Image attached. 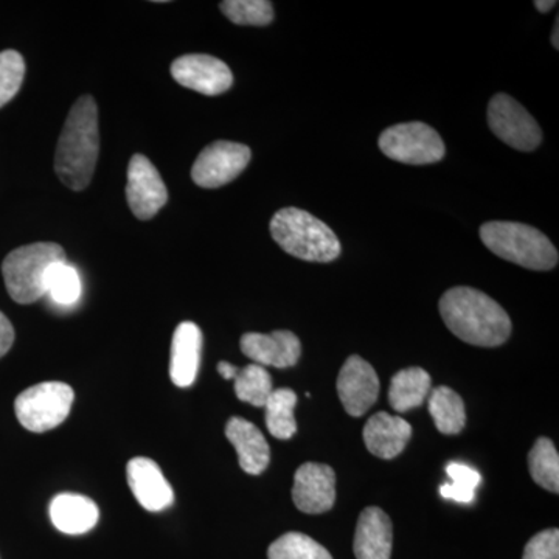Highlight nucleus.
Here are the masks:
<instances>
[{"instance_id": "17", "label": "nucleus", "mask_w": 559, "mask_h": 559, "mask_svg": "<svg viewBox=\"0 0 559 559\" xmlns=\"http://www.w3.org/2000/svg\"><path fill=\"white\" fill-rule=\"evenodd\" d=\"M412 437V426L404 418L380 412L367 421L364 443L367 450L384 460L399 457Z\"/></svg>"}, {"instance_id": "1", "label": "nucleus", "mask_w": 559, "mask_h": 559, "mask_svg": "<svg viewBox=\"0 0 559 559\" xmlns=\"http://www.w3.org/2000/svg\"><path fill=\"white\" fill-rule=\"evenodd\" d=\"M439 310L451 333L466 344L491 348L509 341V314L481 290L466 286L447 290L440 299Z\"/></svg>"}, {"instance_id": "14", "label": "nucleus", "mask_w": 559, "mask_h": 559, "mask_svg": "<svg viewBox=\"0 0 559 559\" xmlns=\"http://www.w3.org/2000/svg\"><path fill=\"white\" fill-rule=\"evenodd\" d=\"M241 352L257 366L289 369L299 362L301 344L293 331L278 330L271 334L248 333L241 337Z\"/></svg>"}, {"instance_id": "21", "label": "nucleus", "mask_w": 559, "mask_h": 559, "mask_svg": "<svg viewBox=\"0 0 559 559\" xmlns=\"http://www.w3.org/2000/svg\"><path fill=\"white\" fill-rule=\"evenodd\" d=\"M430 393V377L428 371L419 367H411L399 371L390 382V406L400 414L417 409L425 403Z\"/></svg>"}, {"instance_id": "4", "label": "nucleus", "mask_w": 559, "mask_h": 559, "mask_svg": "<svg viewBox=\"0 0 559 559\" xmlns=\"http://www.w3.org/2000/svg\"><path fill=\"white\" fill-rule=\"evenodd\" d=\"M480 238L495 255L527 270L550 271L558 264L554 242L527 224L491 221L480 227Z\"/></svg>"}, {"instance_id": "8", "label": "nucleus", "mask_w": 559, "mask_h": 559, "mask_svg": "<svg viewBox=\"0 0 559 559\" xmlns=\"http://www.w3.org/2000/svg\"><path fill=\"white\" fill-rule=\"evenodd\" d=\"M250 159L252 151L249 146L218 140L201 151L191 168V178L202 189H219L237 179L246 170Z\"/></svg>"}, {"instance_id": "6", "label": "nucleus", "mask_w": 559, "mask_h": 559, "mask_svg": "<svg viewBox=\"0 0 559 559\" xmlns=\"http://www.w3.org/2000/svg\"><path fill=\"white\" fill-rule=\"evenodd\" d=\"M73 399L75 393L64 382H40L17 396L14 412L25 429L43 433L66 421L72 409Z\"/></svg>"}, {"instance_id": "27", "label": "nucleus", "mask_w": 559, "mask_h": 559, "mask_svg": "<svg viewBox=\"0 0 559 559\" xmlns=\"http://www.w3.org/2000/svg\"><path fill=\"white\" fill-rule=\"evenodd\" d=\"M46 296L61 307H72L81 297V278L79 271L69 264L57 263L51 266L46 278Z\"/></svg>"}, {"instance_id": "12", "label": "nucleus", "mask_w": 559, "mask_h": 559, "mask_svg": "<svg viewBox=\"0 0 559 559\" xmlns=\"http://www.w3.org/2000/svg\"><path fill=\"white\" fill-rule=\"evenodd\" d=\"M337 395L348 415L362 417L380 396L377 371L359 356H349L337 377Z\"/></svg>"}, {"instance_id": "24", "label": "nucleus", "mask_w": 559, "mask_h": 559, "mask_svg": "<svg viewBox=\"0 0 559 559\" xmlns=\"http://www.w3.org/2000/svg\"><path fill=\"white\" fill-rule=\"evenodd\" d=\"M528 469L533 480L558 495L559 491V457L554 441L549 439L536 440L535 447L528 454Z\"/></svg>"}, {"instance_id": "26", "label": "nucleus", "mask_w": 559, "mask_h": 559, "mask_svg": "<svg viewBox=\"0 0 559 559\" xmlns=\"http://www.w3.org/2000/svg\"><path fill=\"white\" fill-rule=\"evenodd\" d=\"M267 559H333V557L325 547L320 546L318 540L304 533L290 532L271 544Z\"/></svg>"}, {"instance_id": "19", "label": "nucleus", "mask_w": 559, "mask_h": 559, "mask_svg": "<svg viewBox=\"0 0 559 559\" xmlns=\"http://www.w3.org/2000/svg\"><path fill=\"white\" fill-rule=\"evenodd\" d=\"M202 333L193 322H182L173 334L170 377L178 388L197 381L201 364Z\"/></svg>"}, {"instance_id": "11", "label": "nucleus", "mask_w": 559, "mask_h": 559, "mask_svg": "<svg viewBox=\"0 0 559 559\" xmlns=\"http://www.w3.org/2000/svg\"><path fill=\"white\" fill-rule=\"evenodd\" d=\"M171 75L180 86L209 97L224 94L234 84L229 66L212 55L204 53L179 57L171 64Z\"/></svg>"}, {"instance_id": "31", "label": "nucleus", "mask_w": 559, "mask_h": 559, "mask_svg": "<svg viewBox=\"0 0 559 559\" xmlns=\"http://www.w3.org/2000/svg\"><path fill=\"white\" fill-rule=\"evenodd\" d=\"M522 559H559L558 530H544V532L533 536L525 546Z\"/></svg>"}, {"instance_id": "16", "label": "nucleus", "mask_w": 559, "mask_h": 559, "mask_svg": "<svg viewBox=\"0 0 559 559\" xmlns=\"http://www.w3.org/2000/svg\"><path fill=\"white\" fill-rule=\"evenodd\" d=\"M393 547L392 521L385 511L369 507L360 513L353 551L356 559H390Z\"/></svg>"}, {"instance_id": "3", "label": "nucleus", "mask_w": 559, "mask_h": 559, "mask_svg": "<svg viewBox=\"0 0 559 559\" xmlns=\"http://www.w3.org/2000/svg\"><path fill=\"white\" fill-rule=\"evenodd\" d=\"M271 235L289 255L330 263L341 255V241L325 223L296 207L278 210L271 221Z\"/></svg>"}, {"instance_id": "29", "label": "nucleus", "mask_w": 559, "mask_h": 559, "mask_svg": "<svg viewBox=\"0 0 559 559\" xmlns=\"http://www.w3.org/2000/svg\"><path fill=\"white\" fill-rule=\"evenodd\" d=\"M219 9L237 25L263 27L274 21V9L267 0H226L219 3Z\"/></svg>"}, {"instance_id": "34", "label": "nucleus", "mask_w": 559, "mask_h": 559, "mask_svg": "<svg viewBox=\"0 0 559 559\" xmlns=\"http://www.w3.org/2000/svg\"><path fill=\"white\" fill-rule=\"evenodd\" d=\"M557 5L558 2H554V0H538V2H535V7L540 13H547V11H550Z\"/></svg>"}, {"instance_id": "30", "label": "nucleus", "mask_w": 559, "mask_h": 559, "mask_svg": "<svg viewBox=\"0 0 559 559\" xmlns=\"http://www.w3.org/2000/svg\"><path fill=\"white\" fill-rule=\"evenodd\" d=\"M25 62L20 51L0 53V108L16 97L24 81Z\"/></svg>"}, {"instance_id": "5", "label": "nucleus", "mask_w": 559, "mask_h": 559, "mask_svg": "<svg viewBox=\"0 0 559 559\" xmlns=\"http://www.w3.org/2000/svg\"><path fill=\"white\" fill-rule=\"evenodd\" d=\"M68 261L57 242H33L11 250L2 263V275L11 299L31 305L46 296L47 274L57 263Z\"/></svg>"}, {"instance_id": "10", "label": "nucleus", "mask_w": 559, "mask_h": 559, "mask_svg": "<svg viewBox=\"0 0 559 559\" xmlns=\"http://www.w3.org/2000/svg\"><path fill=\"white\" fill-rule=\"evenodd\" d=\"M127 201L135 218L148 221L168 201V190L157 168L143 154H134L128 167Z\"/></svg>"}, {"instance_id": "2", "label": "nucleus", "mask_w": 559, "mask_h": 559, "mask_svg": "<svg viewBox=\"0 0 559 559\" xmlns=\"http://www.w3.org/2000/svg\"><path fill=\"white\" fill-rule=\"evenodd\" d=\"M100 154L98 108L94 97L84 95L70 109L55 153V171L68 189H87Z\"/></svg>"}, {"instance_id": "23", "label": "nucleus", "mask_w": 559, "mask_h": 559, "mask_svg": "<svg viewBox=\"0 0 559 559\" xmlns=\"http://www.w3.org/2000/svg\"><path fill=\"white\" fill-rule=\"evenodd\" d=\"M297 406V395L290 389H277L271 393L264 409H266V426L272 437L278 440L293 439L297 432L294 409Z\"/></svg>"}, {"instance_id": "35", "label": "nucleus", "mask_w": 559, "mask_h": 559, "mask_svg": "<svg viewBox=\"0 0 559 559\" xmlns=\"http://www.w3.org/2000/svg\"><path fill=\"white\" fill-rule=\"evenodd\" d=\"M558 25H559V21L557 20V22H555L554 35H551V43H554V47L557 50L559 49V46H558V32H559Z\"/></svg>"}, {"instance_id": "18", "label": "nucleus", "mask_w": 559, "mask_h": 559, "mask_svg": "<svg viewBox=\"0 0 559 559\" xmlns=\"http://www.w3.org/2000/svg\"><path fill=\"white\" fill-rule=\"evenodd\" d=\"M226 437L237 450L238 462L245 473L259 476L266 471L271 460L270 444L255 425L241 417L230 418Z\"/></svg>"}, {"instance_id": "13", "label": "nucleus", "mask_w": 559, "mask_h": 559, "mask_svg": "<svg viewBox=\"0 0 559 559\" xmlns=\"http://www.w3.org/2000/svg\"><path fill=\"white\" fill-rule=\"evenodd\" d=\"M293 500L301 513L322 514L336 502V474L329 465L305 463L296 471Z\"/></svg>"}, {"instance_id": "20", "label": "nucleus", "mask_w": 559, "mask_h": 559, "mask_svg": "<svg viewBox=\"0 0 559 559\" xmlns=\"http://www.w3.org/2000/svg\"><path fill=\"white\" fill-rule=\"evenodd\" d=\"M50 520L66 535H83L97 525L100 511L86 496L61 492L50 502Z\"/></svg>"}, {"instance_id": "15", "label": "nucleus", "mask_w": 559, "mask_h": 559, "mask_svg": "<svg viewBox=\"0 0 559 559\" xmlns=\"http://www.w3.org/2000/svg\"><path fill=\"white\" fill-rule=\"evenodd\" d=\"M128 484L140 506L148 511L168 509L175 502L171 485L154 460L146 457L132 459L127 466Z\"/></svg>"}, {"instance_id": "22", "label": "nucleus", "mask_w": 559, "mask_h": 559, "mask_svg": "<svg viewBox=\"0 0 559 559\" xmlns=\"http://www.w3.org/2000/svg\"><path fill=\"white\" fill-rule=\"evenodd\" d=\"M429 414L432 415L439 432L444 436H455L465 428V404L459 393L447 385H441L430 392Z\"/></svg>"}, {"instance_id": "28", "label": "nucleus", "mask_w": 559, "mask_h": 559, "mask_svg": "<svg viewBox=\"0 0 559 559\" xmlns=\"http://www.w3.org/2000/svg\"><path fill=\"white\" fill-rule=\"evenodd\" d=\"M450 484L441 485V498L454 500L459 503H471L476 498V488L479 487L481 477L479 471L471 468L465 463L451 462L447 466Z\"/></svg>"}, {"instance_id": "7", "label": "nucleus", "mask_w": 559, "mask_h": 559, "mask_svg": "<svg viewBox=\"0 0 559 559\" xmlns=\"http://www.w3.org/2000/svg\"><path fill=\"white\" fill-rule=\"evenodd\" d=\"M378 145L389 159L407 165L436 164L447 153L439 132L421 121L389 128L382 132Z\"/></svg>"}, {"instance_id": "25", "label": "nucleus", "mask_w": 559, "mask_h": 559, "mask_svg": "<svg viewBox=\"0 0 559 559\" xmlns=\"http://www.w3.org/2000/svg\"><path fill=\"white\" fill-rule=\"evenodd\" d=\"M272 392H274L272 378L264 367L250 364L245 369L238 370L237 378H235V393L242 403L264 407Z\"/></svg>"}, {"instance_id": "9", "label": "nucleus", "mask_w": 559, "mask_h": 559, "mask_svg": "<svg viewBox=\"0 0 559 559\" xmlns=\"http://www.w3.org/2000/svg\"><path fill=\"white\" fill-rule=\"evenodd\" d=\"M488 127L496 138L520 151L538 148L543 132L524 106L507 94H498L488 105Z\"/></svg>"}, {"instance_id": "32", "label": "nucleus", "mask_w": 559, "mask_h": 559, "mask_svg": "<svg viewBox=\"0 0 559 559\" xmlns=\"http://www.w3.org/2000/svg\"><path fill=\"white\" fill-rule=\"evenodd\" d=\"M14 344V329L9 318L0 311V358L10 352Z\"/></svg>"}, {"instance_id": "33", "label": "nucleus", "mask_w": 559, "mask_h": 559, "mask_svg": "<svg viewBox=\"0 0 559 559\" xmlns=\"http://www.w3.org/2000/svg\"><path fill=\"white\" fill-rule=\"evenodd\" d=\"M238 370L240 369H237V367L231 366L229 362H224V360L218 364V373L224 378V380H235V378H237Z\"/></svg>"}]
</instances>
